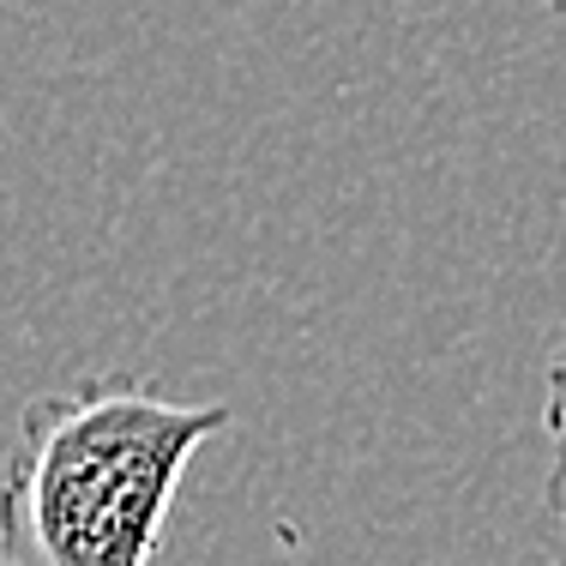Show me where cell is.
<instances>
[{
	"mask_svg": "<svg viewBox=\"0 0 566 566\" xmlns=\"http://www.w3.org/2000/svg\"><path fill=\"white\" fill-rule=\"evenodd\" d=\"M548 12H555V19H566V0H548Z\"/></svg>",
	"mask_w": 566,
	"mask_h": 566,
	"instance_id": "3957f363",
	"label": "cell"
},
{
	"mask_svg": "<svg viewBox=\"0 0 566 566\" xmlns=\"http://www.w3.org/2000/svg\"><path fill=\"white\" fill-rule=\"evenodd\" d=\"M229 403H175L120 374L24 403L0 464V548L24 566H151L187 464Z\"/></svg>",
	"mask_w": 566,
	"mask_h": 566,
	"instance_id": "6da1fadb",
	"label": "cell"
},
{
	"mask_svg": "<svg viewBox=\"0 0 566 566\" xmlns=\"http://www.w3.org/2000/svg\"><path fill=\"white\" fill-rule=\"evenodd\" d=\"M0 566H24V560H12V555H7V548H0Z\"/></svg>",
	"mask_w": 566,
	"mask_h": 566,
	"instance_id": "277c9868",
	"label": "cell"
},
{
	"mask_svg": "<svg viewBox=\"0 0 566 566\" xmlns=\"http://www.w3.org/2000/svg\"><path fill=\"white\" fill-rule=\"evenodd\" d=\"M543 422H548V512L566 531V326L548 344V398H543Z\"/></svg>",
	"mask_w": 566,
	"mask_h": 566,
	"instance_id": "7a4b0ae2",
	"label": "cell"
}]
</instances>
